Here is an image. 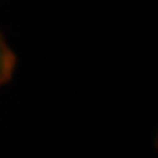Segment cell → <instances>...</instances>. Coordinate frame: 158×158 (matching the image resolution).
Masks as SVG:
<instances>
[{
	"instance_id": "cell-1",
	"label": "cell",
	"mask_w": 158,
	"mask_h": 158,
	"mask_svg": "<svg viewBox=\"0 0 158 158\" xmlns=\"http://www.w3.org/2000/svg\"><path fill=\"white\" fill-rule=\"evenodd\" d=\"M7 69H9V56H7V51L2 44V40H0V79L6 77Z\"/></svg>"
}]
</instances>
